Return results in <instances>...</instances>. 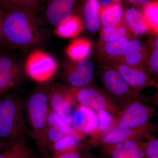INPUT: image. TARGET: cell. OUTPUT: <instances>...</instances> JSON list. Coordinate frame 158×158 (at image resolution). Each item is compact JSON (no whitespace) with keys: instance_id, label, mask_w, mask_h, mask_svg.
<instances>
[{"instance_id":"obj_1","label":"cell","mask_w":158,"mask_h":158,"mask_svg":"<svg viewBox=\"0 0 158 158\" xmlns=\"http://www.w3.org/2000/svg\"><path fill=\"white\" fill-rule=\"evenodd\" d=\"M2 27L0 47L27 51L45 42L47 32L44 20L38 14L2 4Z\"/></svg>"},{"instance_id":"obj_2","label":"cell","mask_w":158,"mask_h":158,"mask_svg":"<svg viewBox=\"0 0 158 158\" xmlns=\"http://www.w3.org/2000/svg\"><path fill=\"white\" fill-rule=\"evenodd\" d=\"M29 134L21 97L11 91L0 96V140L12 143L26 141Z\"/></svg>"},{"instance_id":"obj_3","label":"cell","mask_w":158,"mask_h":158,"mask_svg":"<svg viewBox=\"0 0 158 158\" xmlns=\"http://www.w3.org/2000/svg\"><path fill=\"white\" fill-rule=\"evenodd\" d=\"M99 76L104 90L118 110L136 102L153 104L152 97L134 89L113 67L106 64L100 66Z\"/></svg>"},{"instance_id":"obj_4","label":"cell","mask_w":158,"mask_h":158,"mask_svg":"<svg viewBox=\"0 0 158 158\" xmlns=\"http://www.w3.org/2000/svg\"><path fill=\"white\" fill-rule=\"evenodd\" d=\"M50 88L48 86L37 87L24 102V111L31 127L30 135L35 141L40 155L42 152L43 140L47 126Z\"/></svg>"},{"instance_id":"obj_5","label":"cell","mask_w":158,"mask_h":158,"mask_svg":"<svg viewBox=\"0 0 158 158\" xmlns=\"http://www.w3.org/2000/svg\"><path fill=\"white\" fill-rule=\"evenodd\" d=\"M154 108L146 103L136 102L118 110L103 130L100 136L116 129L141 127L150 123L156 115Z\"/></svg>"},{"instance_id":"obj_6","label":"cell","mask_w":158,"mask_h":158,"mask_svg":"<svg viewBox=\"0 0 158 158\" xmlns=\"http://www.w3.org/2000/svg\"><path fill=\"white\" fill-rule=\"evenodd\" d=\"M23 77L22 62L14 50L0 47V96L12 91Z\"/></svg>"},{"instance_id":"obj_7","label":"cell","mask_w":158,"mask_h":158,"mask_svg":"<svg viewBox=\"0 0 158 158\" xmlns=\"http://www.w3.org/2000/svg\"><path fill=\"white\" fill-rule=\"evenodd\" d=\"M58 69V64L53 57L39 50L32 52L25 64V69L28 76L40 83H46L52 78Z\"/></svg>"},{"instance_id":"obj_8","label":"cell","mask_w":158,"mask_h":158,"mask_svg":"<svg viewBox=\"0 0 158 158\" xmlns=\"http://www.w3.org/2000/svg\"><path fill=\"white\" fill-rule=\"evenodd\" d=\"M69 87L77 102L80 104L98 112H107L113 116L118 111L104 90L90 85L82 88Z\"/></svg>"},{"instance_id":"obj_9","label":"cell","mask_w":158,"mask_h":158,"mask_svg":"<svg viewBox=\"0 0 158 158\" xmlns=\"http://www.w3.org/2000/svg\"><path fill=\"white\" fill-rule=\"evenodd\" d=\"M101 125V119L95 110L80 104L77 105L70 125L72 133L81 139L87 136L93 137L99 132Z\"/></svg>"},{"instance_id":"obj_10","label":"cell","mask_w":158,"mask_h":158,"mask_svg":"<svg viewBox=\"0 0 158 158\" xmlns=\"http://www.w3.org/2000/svg\"><path fill=\"white\" fill-rule=\"evenodd\" d=\"M48 102L50 107L70 125L73 118V109L77 102L71 92L69 86L56 85L50 87Z\"/></svg>"},{"instance_id":"obj_11","label":"cell","mask_w":158,"mask_h":158,"mask_svg":"<svg viewBox=\"0 0 158 158\" xmlns=\"http://www.w3.org/2000/svg\"><path fill=\"white\" fill-rule=\"evenodd\" d=\"M105 64L115 69L134 89L138 91L155 86L156 82L146 67L130 66L118 62H106Z\"/></svg>"},{"instance_id":"obj_12","label":"cell","mask_w":158,"mask_h":158,"mask_svg":"<svg viewBox=\"0 0 158 158\" xmlns=\"http://www.w3.org/2000/svg\"><path fill=\"white\" fill-rule=\"evenodd\" d=\"M95 71L94 64L88 59L71 62L65 66L64 78L69 86L82 88L90 85Z\"/></svg>"},{"instance_id":"obj_13","label":"cell","mask_w":158,"mask_h":158,"mask_svg":"<svg viewBox=\"0 0 158 158\" xmlns=\"http://www.w3.org/2000/svg\"><path fill=\"white\" fill-rule=\"evenodd\" d=\"M157 131L156 125L150 123L141 127L112 130L101 136L99 140L103 145H112L131 140H142Z\"/></svg>"},{"instance_id":"obj_14","label":"cell","mask_w":158,"mask_h":158,"mask_svg":"<svg viewBox=\"0 0 158 158\" xmlns=\"http://www.w3.org/2000/svg\"><path fill=\"white\" fill-rule=\"evenodd\" d=\"M80 0H46L44 15L46 21L56 27L74 14Z\"/></svg>"},{"instance_id":"obj_15","label":"cell","mask_w":158,"mask_h":158,"mask_svg":"<svg viewBox=\"0 0 158 158\" xmlns=\"http://www.w3.org/2000/svg\"><path fill=\"white\" fill-rule=\"evenodd\" d=\"M145 141L135 140L112 145H103L105 156L109 158H144Z\"/></svg>"},{"instance_id":"obj_16","label":"cell","mask_w":158,"mask_h":158,"mask_svg":"<svg viewBox=\"0 0 158 158\" xmlns=\"http://www.w3.org/2000/svg\"><path fill=\"white\" fill-rule=\"evenodd\" d=\"M148 51L147 47L136 38L131 39L129 50L118 62L130 66L148 67Z\"/></svg>"},{"instance_id":"obj_17","label":"cell","mask_w":158,"mask_h":158,"mask_svg":"<svg viewBox=\"0 0 158 158\" xmlns=\"http://www.w3.org/2000/svg\"><path fill=\"white\" fill-rule=\"evenodd\" d=\"M99 45L101 53L106 59L105 63L118 62L129 50L131 39L126 38Z\"/></svg>"},{"instance_id":"obj_18","label":"cell","mask_w":158,"mask_h":158,"mask_svg":"<svg viewBox=\"0 0 158 158\" xmlns=\"http://www.w3.org/2000/svg\"><path fill=\"white\" fill-rule=\"evenodd\" d=\"M85 24L79 15L73 14L56 27L54 33L62 38H73L84 31Z\"/></svg>"},{"instance_id":"obj_19","label":"cell","mask_w":158,"mask_h":158,"mask_svg":"<svg viewBox=\"0 0 158 158\" xmlns=\"http://www.w3.org/2000/svg\"><path fill=\"white\" fill-rule=\"evenodd\" d=\"M101 29L119 25L124 22V11L121 3L100 9Z\"/></svg>"},{"instance_id":"obj_20","label":"cell","mask_w":158,"mask_h":158,"mask_svg":"<svg viewBox=\"0 0 158 158\" xmlns=\"http://www.w3.org/2000/svg\"><path fill=\"white\" fill-rule=\"evenodd\" d=\"M124 21L129 31L136 36L145 35L151 31L144 20L142 12L135 7L124 11Z\"/></svg>"},{"instance_id":"obj_21","label":"cell","mask_w":158,"mask_h":158,"mask_svg":"<svg viewBox=\"0 0 158 158\" xmlns=\"http://www.w3.org/2000/svg\"><path fill=\"white\" fill-rule=\"evenodd\" d=\"M100 6L98 0H85L83 15L85 27L88 31L95 32L100 28Z\"/></svg>"},{"instance_id":"obj_22","label":"cell","mask_w":158,"mask_h":158,"mask_svg":"<svg viewBox=\"0 0 158 158\" xmlns=\"http://www.w3.org/2000/svg\"><path fill=\"white\" fill-rule=\"evenodd\" d=\"M92 43L85 38L74 40L66 49L67 56L72 61L79 62L87 59L92 49Z\"/></svg>"},{"instance_id":"obj_23","label":"cell","mask_w":158,"mask_h":158,"mask_svg":"<svg viewBox=\"0 0 158 158\" xmlns=\"http://www.w3.org/2000/svg\"><path fill=\"white\" fill-rule=\"evenodd\" d=\"M81 140L73 133L65 135L51 145L49 148V152L52 153V155H56L80 149L83 147Z\"/></svg>"},{"instance_id":"obj_24","label":"cell","mask_w":158,"mask_h":158,"mask_svg":"<svg viewBox=\"0 0 158 158\" xmlns=\"http://www.w3.org/2000/svg\"><path fill=\"white\" fill-rule=\"evenodd\" d=\"M129 32L125 22L119 25L101 29L99 44L128 38Z\"/></svg>"},{"instance_id":"obj_25","label":"cell","mask_w":158,"mask_h":158,"mask_svg":"<svg viewBox=\"0 0 158 158\" xmlns=\"http://www.w3.org/2000/svg\"><path fill=\"white\" fill-rule=\"evenodd\" d=\"M34 153L26 141H23L10 144L0 153V158H31Z\"/></svg>"},{"instance_id":"obj_26","label":"cell","mask_w":158,"mask_h":158,"mask_svg":"<svg viewBox=\"0 0 158 158\" xmlns=\"http://www.w3.org/2000/svg\"><path fill=\"white\" fill-rule=\"evenodd\" d=\"M142 15L151 31L158 34V1H152L143 8Z\"/></svg>"},{"instance_id":"obj_27","label":"cell","mask_w":158,"mask_h":158,"mask_svg":"<svg viewBox=\"0 0 158 158\" xmlns=\"http://www.w3.org/2000/svg\"><path fill=\"white\" fill-rule=\"evenodd\" d=\"M156 34L148 42V68L152 76L154 75L158 78V34Z\"/></svg>"},{"instance_id":"obj_28","label":"cell","mask_w":158,"mask_h":158,"mask_svg":"<svg viewBox=\"0 0 158 158\" xmlns=\"http://www.w3.org/2000/svg\"><path fill=\"white\" fill-rule=\"evenodd\" d=\"M45 0H1L2 4L26 9L39 14Z\"/></svg>"},{"instance_id":"obj_29","label":"cell","mask_w":158,"mask_h":158,"mask_svg":"<svg viewBox=\"0 0 158 158\" xmlns=\"http://www.w3.org/2000/svg\"><path fill=\"white\" fill-rule=\"evenodd\" d=\"M47 126L59 129L66 135L71 134L72 131L70 125L67 124L58 113L50 107L48 115Z\"/></svg>"},{"instance_id":"obj_30","label":"cell","mask_w":158,"mask_h":158,"mask_svg":"<svg viewBox=\"0 0 158 158\" xmlns=\"http://www.w3.org/2000/svg\"><path fill=\"white\" fill-rule=\"evenodd\" d=\"M144 149V158L158 155V137L153 134H150L145 138Z\"/></svg>"},{"instance_id":"obj_31","label":"cell","mask_w":158,"mask_h":158,"mask_svg":"<svg viewBox=\"0 0 158 158\" xmlns=\"http://www.w3.org/2000/svg\"><path fill=\"white\" fill-rule=\"evenodd\" d=\"M82 148L61 154L50 155V158H92L88 151H82Z\"/></svg>"},{"instance_id":"obj_32","label":"cell","mask_w":158,"mask_h":158,"mask_svg":"<svg viewBox=\"0 0 158 158\" xmlns=\"http://www.w3.org/2000/svg\"><path fill=\"white\" fill-rule=\"evenodd\" d=\"M99 4L100 9L106 8L117 3L116 0H98Z\"/></svg>"},{"instance_id":"obj_33","label":"cell","mask_w":158,"mask_h":158,"mask_svg":"<svg viewBox=\"0 0 158 158\" xmlns=\"http://www.w3.org/2000/svg\"><path fill=\"white\" fill-rule=\"evenodd\" d=\"M130 3L139 6H141L144 8L147 6L151 2V0H128Z\"/></svg>"},{"instance_id":"obj_34","label":"cell","mask_w":158,"mask_h":158,"mask_svg":"<svg viewBox=\"0 0 158 158\" xmlns=\"http://www.w3.org/2000/svg\"><path fill=\"white\" fill-rule=\"evenodd\" d=\"M12 144L13 143L9 142V141L0 140V153L9 146L10 144Z\"/></svg>"},{"instance_id":"obj_35","label":"cell","mask_w":158,"mask_h":158,"mask_svg":"<svg viewBox=\"0 0 158 158\" xmlns=\"http://www.w3.org/2000/svg\"><path fill=\"white\" fill-rule=\"evenodd\" d=\"M156 91L154 95L152 96V104L158 106V81L156 82Z\"/></svg>"},{"instance_id":"obj_36","label":"cell","mask_w":158,"mask_h":158,"mask_svg":"<svg viewBox=\"0 0 158 158\" xmlns=\"http://www.w3.org/2000/svg\"><path fill=\"white\" fill-rule=\"evenodd\" d=\"M2 13L1 0H0V43H1V38H2Z\"/></svg>"},{"instance_id":"obj_37","label":"cell","mask_w":158,"mask_h":158,"mask_svg":"<svg viewBox=\"0 0 158 158\" xmlns=\"http://www.w3.org/2000/svg\"><path fill=\"white\" fill-rule=\"evenodd\" d=\"M31 158H43L40 155H37L34 153V154L32 156Z\"/></svg>"},{"instance_id":"obj_38","label":"cell","mask_w":158,"mask_h":158,"mask_svg":"<svg viewBox=\"0 0 158 158\" xmlns=\"http://www.w3.org/2000/svg\"><path fill=\"white\" fill-rule=\"evenodd\" d=\"M156 116H157V121L156 123H155L156 125V126L158 128V113H156Z\"/></svg>"},{"instance_id":"obj_39","label":"cell","mask_w":158,"mask_h":158,"mask_svg":"<svg viewBox=\"0 0 158 158\" xmlns=\"http://www.w3.org/2000/svg\"><path fill=\"white\" fill-rule=\"evenodd\" d=\"M147 158H158V155L151 156Z\"/></svg>"},{"instance_id":"obj_40","label":"cell","mask_w":158,"mask_h":158,"mask_svg":"<svg viewBox=\"0 0 158 158\" xmlns=\"http://www.w3.org/2000/svg\"><path fill=\"white\" fill-rule=\"evenodd\" d=\"M117 1V3H121L122 1V0H116Z\"/></svg>"},{"instance_id":"obj_41","label":"cell","mask_w":158,"mask_h":158,"mask_svg":"<svg viewBox=\"0 0 158 158\" xmlns=\"http://www.w3.org/2000/svg\"></svg>"}]
</instances>
